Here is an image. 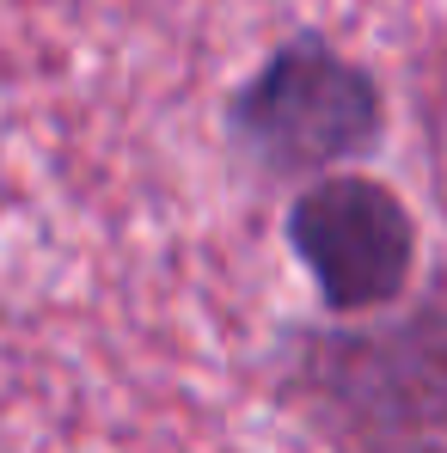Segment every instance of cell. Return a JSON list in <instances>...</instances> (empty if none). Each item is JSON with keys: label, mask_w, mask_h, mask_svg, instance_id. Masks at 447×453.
Segmentation results:
<instances>
[{"label": "cell", "mask_w": 447, "mask_h": 453, "mask_svg": "<svg viewBox=\"0 0 447 453\" xmlns=\"http://www.w3.org/2000/svg\"><path fill=\"white\" fill-rule=\"evenodd\" d=\"M282 392L343 453H447V312L300 331Z\"/></svg>", "instance_id": "obj_1"}, {"label": "cell", "mask_w": 447, "mask_h": 453, "mask_svg": "<svg viewBox=\"0 0 447 453\" xmlns=\"http://www.w3.org/2000/svg\"><path fill=\"white\" fill-rule=\"evenodd\" d=\"M227 142L264 184H319L386 142L380 80L337 43L300 31L227 98Z\"/></svg>", "instance_id": "obj_2"}, {"label": "cell", "mask_w": 447, "mask_h": 453, "mask_svg": "<svg viewBox=\"0 0 447 453\" xmlns=\"http://www.w3.org/2000/svg\"><path fill=\"white\" fill-rule=\"evenodd\" d=\"M282 239L337 325H368L392 312L411 295L423 257L411 203L368 172H337L295 190Z\"/></svg>", "instance_id": "obj_3"}]
</instances>
